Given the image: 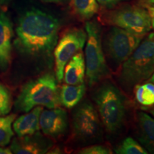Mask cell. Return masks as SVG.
Listing matches in <instances>:
<instances>
[{
    "mask_svg": "<svg viewBox=\"0 0 154 154\" xmlns=\"http://www.w3.org/2000/svg\"><path fill=\"white\" fill-rule=\"evenodd\" d=\"M146 9H147V10L150 14V17H151L152 28H154V4H153V5H146Z\"/></svg>",
    "mask_w": 154,
    "mask_h": 154,
    "instance_id": "cell-24",
    "label": "cell"
},
{
    "mask_svg": "<svg viewBox=\"0 0 154 154\" xmlns=\"http://www.w3.org/2000/svg\"><path fill=\"white\" fill-rule=\"evenodd\" d=\"M149 82H151L153 83V84H154V72L153 73V74H152L151 76V78L149 79Z\"/></svg>",
    "mask_w": 154,
    "mask_h": 154,
    "instance_id": "cell-29",
    "label": "cell"
},
{
    "mask_svg": "<svg viewBox=\"0 0 154 154\" xmlns=\"http://www.w3.org/2000/svg\"><path fill=\"white\" fill-rule=\"evenodd\" d=\"M142 39V36L113 26L106 36L103 47L109 59L119 64L130 57L139 46Z\"/></svg>",
    "mask_w": 154,
    "mask_h": 154,
    "instance_id": "cell-7",
    "label": "cell"
},
{
    "mask_svg": "<svg viewBox=\"0 0 154 154\" xmlns=\"http://www.w3.org/2000/svg\"><path fill=\"white\" fill-rule=\"evenodd\" d=\"M52 146L51 140L37 131L32 135L14 138L9 149L15 154H43L48 153Z\"/></svg>",
    "mask_w": 154,
    "mask_h": 154,
    "instance_id": "cell-11",
    "label": "cell"
},
{
    "mask_svg": "<svg viewBox=\"0 0 154 154\" xmlns=\"http://www.w3.org/2000/svg\"><path fill=\"white\" fill-rule=\"evenodd\" d=\"M78 153L80 154H110L112 153L111 150L103 145H94L84 148L79 150Z\"/></svg>",
    "mask_w": 154,
    "mask_h": 154,
    "instance_id": "cell-22",
    "label": "cell"
},
{
    "mask_svg": "<svg viewBox=\"0 0 154 154\" xmlns=\"http://www.w3.org/2000/svg\"><path fill=\"white\" fill-rule=\"evenodd\" d=\"M59 29L57 17L36 8L28 9L18 19L14 44L24 55H49L57 45Z\"/></svg>",
    "mask_w": 154,
    "mask_h": 154,
    "instance_id": "cell-1",
    "label": "cell"
},
{
    "mask_svg": "<svg viewBox=\"0 0 154 154\" xmlns=\"http://www.w3.org/2000/svg\"><path fill=\"white\" fill-rule=\"evenodd\" d=\"M11 92L5 84L0 82V116L7 115L12 108Z\"/></svg>",
    "mask_w": 154,
    "mask_h": 154,
    "instance_id": "cell-21",
    "label": "cell"
},
{
    "mask_svg": "<svg viewBox=\"0 0 154 154\" xmlns=\"http://www.w3.org/2000/svg\"><path fill=\"white\" fill-rule=\"evenodd\" d=\"M150 113H151V114L154 116V109H152V110H151V111H150Z\"/></svg>",
    "mask_w": 154,
    "mask_h": 154,
    "instance_id": "cell-30",
    "label": "cell"
},
{
    "mask_svg": "<svg viewBox=\"0 0 154 154\" xmlns=\"http://www.w3.org/2000/svg\"><path fill=\"white\" fill-rule=\"evenodd\" d=\"M16 118L15 113L0 116V146L4 147L10 143L11 138L14 136L11 125Z\"/></svg>",
    "mask_w": 154,
    "mask_h": 154,
    "instance_id": "cell-18",
    "label": "cell"
},
{
    "mask_svg": "<svg viewBox=\"0 0 154 154\" xmlns=\"http://www.w3.org/2000/svg\"><path fill=\"white\" fill-rule=\"evenodd\" d=\"M14 104L17 111L25 113L36 106L59 107L61 104L57 78L48 73L25 83Z\"/></svg>",
    "mask_w": 154,
    "mask_h": 154,
    "instance_id": "cell-2",
    "label": "cell"
},
{
    "mask_svg": "<svg viewBox=\"0 0 154 154\" xmlns=\"http://www.w3.org/2000/svg\"><path fill=\"white\" fill-rule=\"evenodd\" d=\"M140 1H141V2L146 6L154 4V0H140Z\"/></svg>",
    "mask_w": 154,
    "mask_h": 154,
    "instance_id": "cell-28",
    "label": "cell"
},
{
    "mask_svg": "<svg viewBox=\"0 0 154 154\" xmlns=\"http://www.w3.org/2000/svg\"><path fill=\"white\" fill-rule=\"evenodd\" d=\"M135 96L140 104L146 106L154 105V84L149 81L141 85H136Z\"/></svg>",
    "mask_w": 154,
    "mask_h": 154,
    "instance_id": "cell-19",
    "label": "cell"
},
{
    "mask_svg": "<svg viewBox=\"0 0 154 154\" xmlns=\"http://www.w3.org/2000/svg\"><path fill=\"white\" fill-rule=\"evenodd\" d=\"M43 106H36L15 119L13 122V129L18 137L35 134L40 130L39 117Z\"/></svg>",
    "mask_w": 154,
    "mask_h": 154,
    "instance_id": "cell-13",
    "label": "cell"
},
{
    "mask_svg": "<svg viewBox=\"0 0 154 154\" xmlns=\"http://www.w3.org/2000/svg\"><path fill=\"white\" fill-rule=\"evenodd\" d=\"M103 19L108 24L142 36L152 28L147 9L138 5H124L112 9L103 14Z\"/></svg>",
    "mask_w": 154,
    "mask_h": 154,
    "instance_id": "cell-6",
    "label": "cell"
},
{
    "mask_svg": "<svg viewBox=\"0 0 154 154\" xmlns=\"http://www.w3.org/2000/svg\"><path fill=\"white\" fill-rule=\"evenodd\" d=\"M126 0H97L99 5L103 8L111 9Z\"/></svg>",
    "mask_w": 154,
    "mask_h": 154,
    "instance_id": "cell-23",
    "label": "cell"
},
{
    "mask_svg": "<svg viewBox=\"0 0 154 154\" xmlns=\"http://www.w3.org/2000/svg\"><path fill=\"white\" fill-rule=\"evenodd\" d=\"M74 12L81 19L89 20L99 11L97 0H71Z\"/></svg>",
    "mask_w": 154,
    "mask_h": 154,
    "instance_id": "cell-17",
    "label": "cell"
},
{
    "mask_svg": "<svg viewBox=\"0 0 154 154\" xmlns=\"http://www.w3.org/2000/svg\"><path fill=\"white\" fill-rule=\"evenodd\" d=\"M72 125L74 135L82 140H95L102 136L103 131L99 113L88 101L76 106L73 113Z\"/></svg>",
    "mask_w": 154,
    "mask_h": 154,
    "instance_id": "cell-9",
    "label": "cell"
},
{
    "mask_svg": "<svg viewBox=\"0 0 154 154\" xmlns=\"http://www.w3.org/2000/svg\"><path fill=\"white\" fill-rule=\"evenodd\" d=\"M12 152L10 149H5L2 146H0V154H11Z\"/></svg>",
    "mask_w": 154,
    "mask_h": 154,
    "instance_id": "cell-26",
    "label": "cell"
},
{
    "mask_svg": "<svg viewBox=\"0 0 154 154\" xmlns=\"http://www.w3.org/2000/svg\"><path fill=\"white\" fill-rule=\"evenodd\" d=\"M68 115L61 108H54L43 110L39 117L40 129L45 136L59 138L68 130Z\"/></svg>",
    "mask_w": 154,
    "mask_h": 154,
    "instance_id": "cell-10",
    "label": "cell"
},
{
    "mask_svg": "<svg viewBox=\"0 0 154 154\" xmlns=\"http://www.w3.org/2000/svg\"><path fill=\"white\" fill-rule=\"evenodd\" d=\"M13 24L8 15L0 12V72H5L12 59Z\"/></svg>",
    "mask_w": 154,
    "mask_h": 154,
    "instance_id": "cell-12",
    "label": "cell"
},
{
    "mask_svg": "<svg viewBox=\"0 0 154 154\" xmlns=\"http://www.w3.org/2000/svg\"><path fill=\"white\" fill-rule=\"evenodd\" d=\"M99 117L109 133L119 131L126 117V105L120 91L111 83L106 82L94 93Z\"/></svg>",
    "mask_w": 154,
    "mask_h": 154,
    "instance_id": "cell-4",
    "label": "cell"
},
{
    "mask_svg": "<svg viewBox=\"0 0 154 154\" xmlns=\"http://www.w3.org/2000/svg\"><path fill=\"white\" fill-rule=\"evenodd\" d=\"M86 32L80 28L66 30L57 43L54 48L55 72L57 82L63 78L64 68L67 62L84 48L86 42Z\"/></svg>",
    "mask_w": 154,
    "mask_h": 154,
    "instance_id": "cell-8",
    "label": "cell"
},
{
    "mask_svg": "<svg viewBox=\"0 0 154 154\" xmlns=\"http://www.w3.org/2000/svg\"><path fill=\"white\" fill-rule=\"evenodd\" d=\"M42 2L53 3V4H63L69 2V0H39Z\"/></svg>",
    "mask_w": 154,
    "mask_h": 154,
    "instance_id": "cell-25",
    "label": "cell"
},
{
    "mask_svg": "<svg viewBox=\"0 0 154 154\" xmlns=\"http://www.w3.org/2000/svg\"><path fill=\"white\" fill-rule=\"evenodd\" d=\"M86 76L88 84L94 86L109 74L103 50L101 29L96 22L87 21L85 24Z\"/></svg>",
    "mask_w": 154,
    "mask_h": 154,
    "instance_id": "cell-5",
    "label": "cell"
},
{
    "mask_svg": "<svg viewBox=\"0 0 154 154\" xmlns=\"http://www.w3.org/2000/svg\"><path fill=\"white\" fill-rule=\"evenodd\" d=\"M115 153L117 154H147L148 152L136 140L131 137H127L121 142Z\"/></svg>",
    "mask_w": 154,
    "mask_h": 154,
    "instance_id": "cell-20",
    "label": "cell"
},
{
    "mask_svg": "<svg viewBox=\"0 0 154 154\" xmlns=\"http://www.w3.org/2000/svg\"><path fill=\"white\" fill-rule=\"evenodd\" d=\"M86 92V85L63 84L59 88V101L60 104L66 109H72L79 104Z\"/></svg>",
    "mask_w": 154,
    "mask_h": 154,
    "instance_id": "cell-15",
    "label": "cell"
},
{
    "mask_svg": "<svg viewBox=\"0 0 154 154\" xmlns=\"http://www.w3.org/2000/svg\"><path fill=\"white\" fill-rule=\"evenodd\" d=\"M10 2V0H0V7L5 8Z\"/></svg>",
    "mask_w": 154,
    "mask_h": 154,
    "instance_id": "cell-27",
    "label": "cell"
},
{
    "mask_svg": "<svg viewBox=\"0 0 154 154\" xmlns=\"http://www.w3.org/2000/svg\"><path fill=\"white\" fill-rule=\"evenodd\" d=\"M140 141L149 151L154 153V119L144 112L138 113Z\"/></svg>",
    "mask_w": 154,
    "mask_h": 154,
    "instance_id": "cell-16",
    "label": "cell"
},
{
    "mask_svg": "<svg viewBox=\"0 0 154 154\" xmlns=\"http://www.w3.org/2000/svg\"><path fill=\"white\" fill-rule=\"evenodd\" d=\"M122 63L119 79L126 89L147 80L154 72V40L149 38L140 43Z\"/></svg>",
    "mask_w": 154,
    "mask_h": 154,
    "instance_id": "cell-3",
    "label": "cell"
},
{
    "mask_svg": "<svg viewBox=\"0 0 154 154\" xmlns=\"http://www.w3.org/2000/svg\"><path fill=\"white\" fill-rule=\"evenodd\" d=\"M85 74V59L81 51L67 62L63 72V80L67 84L79 85L84 83Z\"/></svg>",
    "mask_w": 154,
    "mask_h": 154,
    "instance_id": "cell-14",
    "label": "cell"
}]
</instances>
